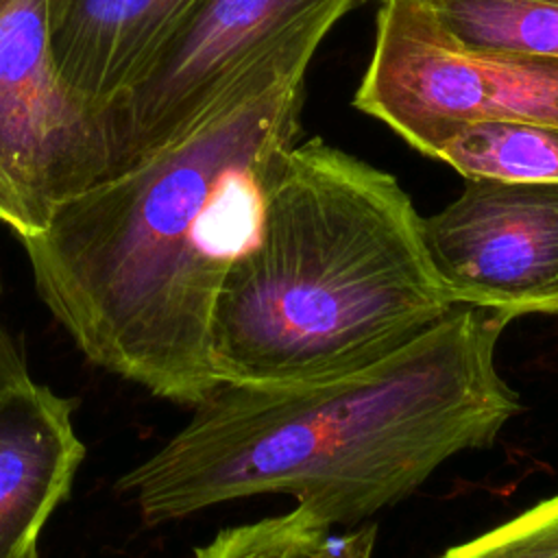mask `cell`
Wrapping results in <instances>:
<instances>
[{
	"mask_svg": "<svg viewBox=\"0 0 558 558\" xmlns=\"http://www.w3.org/2000/svg\"><path fill=\"white\" fill-rule=\"evenodd\" d=\"M307 65L262 74L22 242L37 296L92 364L190 408L220 386L209 351L214 303L257 240L296 146Z\"/></svg>",
	"mask_w": 558,
	"mask_h": 558,
	"instance_id": "6da1fadb",
	"label": "cell"
},
{
	"mask_svg": "<svg viewBox=\"0 0 558 558\" xmlns=\"http://www.w3.org/2000/svg\"><path fill=\"white\" fill-rule=\"evenodd\" d=\"M510 318L453 305L388 360L292 388L220 384L118 480L144 525L283 493L331 530L414 493L449 458L493 445L519 412L497 368Z\"/></svg>",
	"mask_w": 558,
	"mask_h": 558,
	"instance_id": "7a4b0ae2",
	"label": "cell"
},
{
	"mask_svg": "<svg viewBox=\"0 0 558 558\" xmlns=\"http://www.w3.org/2000/svg\"><path fill=\"white\" fill-rule=\"evenodd\" d=\"M451 307L399 181L316 137L290 150L218 290L211 364L220 384H325L388 360Z\"/></svg>",
	"mask_w": 558,
	"mask_h": 558,
	"instance_id": "3957f363",
	"label": "cell"
},
{
	"mask_svg": "<svg viewBox=\"0 0 558 558\" xmlns=\"http://www.w3.org/2000/svg\"><path fill=\"white\" fill-rule=\"evenodd\" d=\"M366 0H196L105 107L111 177L187 135L262 74L316 48Z\"/></svg>",
	"mask_w": 558,
	"mask_h": 558,
	"instance_id": "277c9868",
	"label": "cell"
},
{
	"mask_svg": "<svg viewBox=\"0 0 558 558\" xmlns=\"http://www.w3.org/2000/svg\"><path fill=\"white\" fill-rule=\"evenodd\" d=\"M61 0H0V222L24 242L111 177L105 111L61 74Z\"/></svg>",
	"mask_w": 558,
	"mask_h": 558,
	"instance_id": "5b68a950",
	"label": "cell"
},
{
	"mask_svg": "<svg viewBox=\"0 0 558 558\" xmlns=\"http://www.w3.org/2000/svg\"><path fill=\"white\" fill-rule=\"evenodd\" d=\"M353 107L427 155L471 122L558 124V61L460 48L416 0H381Z\"/></svg>",
	"mask_w": 558,
	"mask_h": 558,
	"instance_id": "8992f818",
	"label": "cell"
},
{
	"mask_svg": "<svg viewBox=\"0 0 558 558\" xmlns=\"http://www.w3.org/2000/svg\"><path fill=\"white\" fill-rule=\"evenodd\" d=\"M423 218L432 266L453 305L558 316V181L464 179Z\"/></svg>",
	"mask_w": 558,
	"mask_h": 558,
	"instance_id": "52a82bcc",
	"label": "cell"
},
{
	"mask_svg": "<svg viewBox=\"0 0 558 558\" xmlns=\"http://www.w3.org/2000/svg\"><path fill=\"white\" fill-rule=\"evenodd\" d=\"M74 401L31 375L0 390V558H37L44 525L70 497L85 445Z\"/></svg>",
	"mask_w": 558,
	"mask_h": 558,
	"instance_id": "ba28073f",
	"label": "cell"
},
{
	"mask_svg": "<svg viewBox=\"0 0 558 558\" xmlns=\"http://www.w3.org/2000/svg\"><path fill=\"white\" fill-rule=\"evenodd\" d=\"M196 0H61L52 46L61 74L102 111Z\"/></svg>",
	"mask_w": 558,
	"mask_h": 558,
	"instance_id": "9c48e42d",
	"label": "cell"
},
{
	"mask_svg": "<svg viewBox=\"0 0 558 558\" xmlns=\"http://www.w3.org/2000/svg\"><path fill=\"white\" fill-rule=\"evenodd\" d=\"M427 157L464 179L558 181V124L471 122L438 140Z\"/></svg>",
	"mask_w": 558,
	"mask_h": 558,
	"instance_id": "30bf717a",
	"label": "cell"
},
{
	"mask_svg": "<svg viewBox=\"0 0 558 558\" xmlns=\"http://www.w3.org/2000/svg\"><path fill=\"white\" fill-rule=\"evenodd\" d=\"M456 46L558 61V0H416Z\"/></svg>",
	"mask_w": 558,
	"mask_h": 558,
	"instance_id": "8fae6325",
	"label": "cell"
},
{
	"mask_svg": "<svg viewBox=\"0 0 558 558\" xmlns=\"http://www.w3.org/2000/svg\"><path fill=\"white\" fill-rule=\"evenodd\" d=\"M331 527L314 512L294 510L218 532L194 558H318Z\"/></svg>",
	"mask_w": 558,
	"mask_h": 558,
	"instance_id": "7c38bea8",
	"label": "cell"
},
{
	"mask_svg": "<svg viewBox=\"0 0 558 558\" xmlns=\"http://www.w3.org/2000/svg\"><path fill=\"white\" fill-rule=\"evenodd\" d=\"M438 558H558V495Z\"/></svg>",
	"mask_w": 558,
	"mask_h": 558,
	"instance_id": "4fadbf2b",
	"label": "cell"
},
{
	"mask_svg": "<svg viewBox=\"0 0 558 558\" xmlns=\"http://www.w3.org/2000/svg\"><path fill=\"white\" fill-rule=\"evenodd\" d=\"M375 523L366 521L344 534H327L318 558H371L375 545Z\"/></svg>",
	"mask_w": 558,
	"mask_h": 558,
	"instance_id": "5bb4252c",
	"label": "cell"
},
{
	"mask_svg": "<svg viewBox=\"0 0 558 558\" xmlns=\"http://www.w3.org/2000/svg\"><path fill=\"white\" fill-rule=\"evenodd\" d=\"M26 375V362L17 351V344L13 342L4 323L0 320V390L9 388L11 384L20 381Z\"/></svg>",
	"mask_w": 558,
	"mask_h": 558,
	"instance_id": "9a60e30c",
	"label": "cell"
}]
</instances>
